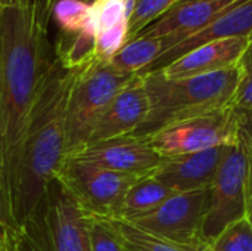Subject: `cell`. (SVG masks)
Listing matches in <instances>:
<instances>
[{
	"label": "cell",
	"mask_w": 252,
	"mask_h": 251,
	"mask_svg": "<svg viewBox=\"0 0 252 251\" xmlns=\"http://www.w3.org/2000/svg\"><path fill=\"white\" fill-rule=\"evenodd\" d=\"M182 1H188V0H182Z\"/></svg>",
	"instance_id": "d590c367"
},
{
	"label": "cell",
	"mask_w": 252,
	"mask_h": 251,
	"mask_svg": "<svg viewBox=\"0 0 252 251\" xmlns=\"http://www.w3.org/2000/svg\"><path fill=\"white\" fill-rule=\"evenodd\" d=\"M251 40H252V37H251Z\"/></svg>",
	"instance_id": "8d00e7d4"
},
{
	"label": "cell",
	"mask_w": 252,
	"mask_h": 251,
	"mask_svg": "<svg viewBox=\"0 0 252 251\" xmlns=\"http://www.w3.org/2000/svg\"><path fill=\"white\" fill-rule=\"evenodd\" d=\"M210 251H252V225L247 216L227 225L210 244Z\"/></svg>",
	"instance_id": "603a6c76"
},
{
	"label": "cell",
	"mask_w": 252,
	"mask_h": 251,
	"mask_svg": "<svg viewBox=\"0 0 252 251\" xmlns=\"http://www.w3.org/2000/svg\"><path fill=\"white\" fill-rule=\"evenodd\" d=\"M251 46V37H232L202 44L158 70L165 78H183L238 65Z\"/></svg>",
	"instance_id": "5bb4252c"
},
{
	"label": "cell",
	"mask_w": 252,
	"mask_h": 251,
	"mask_svg": "<svg viewBox=\"0 0 252 251\" xmlns=\"http://www.w3.org/2000/svg\"><path fill=\"white\" fill-rule=\"evenodd\" d=\"M245 117L229 105L221 109L174 121L149 135L148 139L162 158L201 152L210 148L236 143Z\"/></svg>",
	"instance_id": "8992f818"
},
{
	"label": "cell",
	"mask_w": 252,
	"mask_h": 251,
	"mask_svg": "<svg viewBox=\"0 0 252 251\" xmlns=\"http://www.w3.org/2000/svg\"><path fill=\"white\" fill-rule=\"evenodd\" d=\"M109 220L128 251H210L208 249L177 244L167 238L143 231L139 226L123 219H109Z\"/></svg>",
	"instance_id": "d6986e66"
},
{
	"label": "cell",
	"mask_w": 252,
	"mask_h": 251,
	"mask_svg": "<svg viewBox=\"0 0 252 251\" xmlns=\"http://www.w3.org/2000/svg\"><path fill=\"white\" fill-rule=\"evenodd\" d=\"M227 146L229 145H223L201 152L164 158L162 163L149 175L174 192L208 188Z\"/></svg>",
	"instance_id": "4fadbf2b"
},
{
	"label": "cell",
	"mask_w": 252,
	"mask_h": 251,
	"mask_svg": "<svg viewBox=\"0 0 252 251\" xmlns=\"http://www.w3.org/2000/svg\"><path fill=\"white\" fill-rule=\"evenodd\" d=\"M136 0H89L84 33L99 36L102 31L130 18Z\"/></svg>",
	"instance_id": "ffe728a7"
},
{
	"label": "cell",
	"mask_w": 252,
	"mask_h": 251,
	"mask_svg": "<svg viewBox=\"0 0 252 251\" xmlns=\"http://www.w3.org/2000/svg\"><path fill=\"white\" fill-rule=\"evenodd\" d=\"M0 222L10 231L13 232L15 235H19V237H24L21 235V232L18 231L16 228V223L13 220V216H12V210H10V204H9V200L3 191V188L0 186Z\"/></svg>",
	"instance_id": "f1b7e54d"
},
{
	"label": "cell",
	"mask_w": 252,
	"mask_h": 251,
	"mask_svg": "<svg viewBox=\"0 0 252 251\" xmlns=\"http://www.w3.org/2000/svg\"><path fill=\"white\" fill-rule=\"evenodd\" d=\"M92 251H128L109 219L90 217Z\"/></svg>",
	"instance_id": "d4e9b609"
},
{
	"label": "cell",
	"mask_w": 252,
	"mask_h": 251,
	"mask_svg": "<svg viewBox=\"0 0 252 251\" xmlns=\"http://www.w3.org/2000/svg\"><path fill=\"white\" fill-rule=\"evenodd\" d=\"M174 194L179 192H174L173 189L155 180L151 175H146L128 189L117 219L133 220L136 217L145 216L154 212Z\"/></svg>",
	"instance_id": "2e32d148"
},
{
	"label": "cell",
	"mask_w": 252,
	"mask_h": 251,
	"mask_svg": "<svg viewBox=\"0 0 252 251\" xmlns=\"http://www.w3.org/2000/svg\"><path fill=\"white\" fill-rule=\"evenodd\" d=\"M0 185L3 186V151H1V139H0ZM3 191H4V188H3Z\"/></svg>",
	"instance_id": "1f68e13d"
},
{
	"label": "cell",
	"mask_w": 252,
	"mask_h": 251,
	"mask_svg": "<svg viewBox=\"0 0 252 251\" xmlns=\"http://www.w3.org/2000/svg\"><path fill=\"white\" fill-rule=\"evenodd\" d=\"M134 75L114 70L109 62H93L77 71L66 109L65 158L83 149L100 117Z\"/></svg>",
	"instance_id": "277c9868"
},
{
	"label": "cell",
	"mask_w": 252,
	"mask_h": 251,
	"mask_svg": "<svg viewBox=\"0 0 252 251\" xmlns=\"http://www.w3.org/2000/svg\"><path fill=\"white\" fill-rule=\"evenodd\" d=\"M247 213V152L239 141L229 145L208 189L202 237L210 244L230 223Z\"/></svg>",
	"instance_id": "52a82bcc"
},
{
	"label": "cell",
	"mask_w": 252,
	"mask_h": 251,
	"mask_svg": "<svg viewBox=\"0 0 252 251\" xmlns=\"http://www.w3.org/2000/svg\"><path fill=\"white\" fill-rule=\"evenodd\" d=\"M43 212L50 251H92L90 216L56 182L49 188Z\"/></svg>",
	"instance_id": "30bf717a"
},
{
	"label": "cell",
	"mask_w": 252,
	"mask_h": 251,
	"mask_svg": "<svg viewBox=\"0 0 252 251\" xmlns=\"http://www.w3.org/2000/svg\"><path fill=\"white\" fill-rule=\"evenodd\" d=\"M68 158H75L112 172L140 176L154 172L164 160L152 148L148 136L140 135H126L92 142Z\"/></svg>",
	"instance_id": "9c48e42d"
},
{
	"label": "cell",
	"mask_w": 252,
	"mask_h": 251,
	"mask_svg": "<svg viewBox=\"0 0 252 251\" xmlns=\"http://www.w3.org/2000/svg\"><path fill=\"white\" fill-rule=\"evenodd\" d=\"M56 1L58 0H34L32 3V12L35 15V19L38 25L44 30H47L49 21L52 18V9Z\"/></svg>",
	"instance_id": "83f0119b"
},
{
	"label": "cell",
	"mask_w": 252,
	"mask_h": 251,
	"mask_svg": "<svg viewBox=\"0 0 252 251\" xmlns=\"http://www.w3.org/2000/svg\"><path fill=\"white\" fill-rule=\"evenodd\" d=\"M47 30L32 9L1 6L0 12V139L3 188L10 198L31 112L53 64ZM10 204V201H9Z\"/></svg>",
	"instance_id": "6da1fadb"
},
{
	"label": "cell",
	"mask_w": 252,
	"mask_h": 251,
	"mask_svg": "<svg viewBox=\"0 0 252 251\" xmlns=\"http://www.w3.org/2000/svg\"><path fill=\"white\" fill-rule=\"evenodd\" d=\"M142 74L151 111L133 135L149 136L174 121L229 107L242 78V64L183 78H165L158 71Z\"/></svg>",
	"instance_id": "3957f363"
},
{
	"label": "cell",
	"mask_w": 252,
	"mask_h": 251,
	"mask_svg": "<svg viewBox=\"0 0 252 251\" xmlns=\"http://www.w3.org/2000/svg\"><path fill=\"white\" fill-rule=\"evenodd\" d=\"M242 64V78L232 98L230 107L244 115L252 114V40L251 46L241 59Z\"/></svg>",
	"instance_id": "484cf974"
},
{
	"label": "cell",
	"mask_w": 252,
	"mask_h": 251,
	"mask_svg": "<svg viewBox=\"0 0 252 251\" xmlns=\"http://www.w3.org/2000/svg\"><path fill=\"white\" fill-rule=\"evenodd\" d=\"M208 189L210 186L174 194L154 212L127 222L177 244L210 250L202 237Z\"/></svg>",
	"instance_id": "ba28073f"
},
{
	"label": "cell",
	"mask_w": 252,
	"mask_h": 251,
	"mask_svg": "<svg viewBox=\"0 0 252 251\" xmlns=\"http://www.w3.org/2000/svg\"><path fill=\"white\" fill-rule=\"evenodd\" d=\"M149 111L151 102L143 74H136L112 99L96 124L89 143L136 133L146 121Z\"/></svg>",
	"instance_id": "7c38bea8"
},
{
	"label": "cell",
	"mask_w": 252,
	"mask_h": 251,
	"mask_svg": "<svg viewBox=\"0 0 252 251\" xmlns=\"http://www.w3.org/2000/svg\"><path fill=\"white\" fill-rule=\"evenodd\" d=\"M53 53L59 64L66 70H81L97 62L96 40L84 31L61 33Z\"/></svg>",
	"instance_id": "ac0fdd59"
},
{
	"label": "cell",
	"mask_w": 252,
	"mask_h": 251,
	"mask_svg": "<svg viewBox=\"0 0 252 251\" xmlns=\"http://www.w3.org/2000/svg\"><path fill=\"white\" fill-rule=\"evenodd\" d=\"M0 12H1V3H0Z\"/></svg>",
	"instance_id": "e575fe53"
},
{
	"label": "cell",
	"mask_w": 252,
	"mask_h": 251,
	"mask_svg": "<svg viewBox=\"0 0 252 251\" xmlns=\"http://www.w3.org/2000/svg\"><path fill=\"white\" fill-rule=\"evenodd\" d=\"M94 40L97 62H111V59L128 41V19L102 31Z\"/></svg>",
	"instance_id": "cb8c5ba5"
},
{
	"label": "cell",
	"mask_w": 252,
	"mask_h": 251,
	"mask_svg": "<svg viewBox=\"0 0 252 251\" xmlns=\"http://www.w3.org/2000/svg\"><path fill=\"white\" fill-rule=\"evenodd\" d=\"M164 41L161 37L137 36L127 41L123 49L111 59L109 65L118 72L136 75L146 72L162 55Z\"/></svg>",
	"instance_id": "e0dca14e"
},
{
	"label": "cell",
	"mask_w": 252,
	"mask_h": 251,
	"mask_svg": "<svg viewBox=\"0 0 252 251\" xmlns=\"http://www.w3.org/2000/svg\"><path fill=\"white\" fill-rule=\"evenodd\" d=\"M245 123H247V126L250 127V130L252 132V114L251 115H247V121Z\"/></svg>",
	"instance_id": "836d02e7"
},
{
	"label": "cell",
	"mask_w": 252,
	"mask_h": 251,
	"mask_svg": "<svg viewBox=\"0 0 252 251\" xmlns=\"http://www.w3.org/2000/svg\"><path fill=\"white\" fill-rule=\"evenodd\" d=\"M19 241H21V238H18V240H13V241L10 243V246H9L7 251H18V249H19Z\"/></svg>",
	"instance_id": "d6a6232c"
},
{
	"label": "cell",
	"mask_w": 252,
	"mask_h": 251,
	"mask_svg": "<svg viewBox=\"0 0 252 251\" xmlns=\"http://www.w3.org/2000/svg\"><path fill=\"white\" fill-rule=\"evenodd\" d=\"M1 6H15V7H24V9H32L34 0H0Z\"/></svg>",
	"instance_id": "4dcf8cb0"
},
{
	"label": "cell",
	"mask_w": 252,
	"mask_h": 251,
	"mask_svg": "<svg viewBox=\"0 0 252 251\" xmlns=\"http://www.w3.org/2000/svg\"><path fill=\"white\" fill-rule=\"evenodd\" d=\"M245 121H247V117H245ZM245 121L241 129L239 138L247 152V213L245 216L252 225V132Z\"/></svg>",
	"instance_id": "4316f807"
},
{
	"label": "cell",
	"mask_w": 252,
	"mask_h": 251,
	"mask_svg": "<svg viewBox=\"0 0 252 251\" xmlns=\"http://www.w3.org/2000/svg\"><path fill=\"white\" fill-rule=\"evenodd\" d=\"M18 238H22L19 235H15L13 232H10L1 222H0V251H7L10 243L13 240H18Z\"/></svg>",
	"instance_id": "f546056e"
},
{
	"label": "cell",
	"mask_w": 252,
	"mask_h": 251,
	"mask_svg": "<svg viewBox=\"0 0 252 251\" xmlns=\"http://www.w3.org/2000/svg\"><path fill=\"white\" fill-rule=\"evenodd\" d=\"M78 70L55 58L35 99L10 192V210L21 235L40 215L55 173L66 154V109Z\"/></svg>",
	"instance_id": "7a4b0ae2"
},
{
	"label": "cell",
	"mask_w": 252,
	"mask_h": 251,
	"mask_svg": "<svg viewBox=\"0 0 252 251\" xmlns=\"http://www.w3.org/2000/svg\"><path fill=\"white\" fill-rule=\"evenodd\" d=\"M232 37H252V0H245L227 9L193 36L165 50L146 72L167 67L173 61L202 44Z\"/></svg>",
	"instance_id": "9a60e30c"
},
{
	"label": "cell",
	"mask_w": 252,
	"mask_h": 251,
	"mask_svg": "<svg viewBox=\"0 0 252 251\" xmlns=\"http://www.w3.org/2000/svg\"><path fill=\"white\" fill-rule=\"evenodd\" d=\"M182 0H136L128 18V41Z\"/></svg>",
	"instance_id": "44dd1931"
},
{
	"label": "cell",
	"mask_w": 252,
	"mask_h": 251,
	"mask_svg": "<svg viewBox=\"0 0 252 251\" xmlns=\"http://www.w3.org/2000/svg\"><path fill=\"white\" fill-rule=\"evenodd\" d=\"M245 0H188L174 4L140 34L161 37L164 52L208 25L219 15ZM139 34V36H140ZM162 52V53H164Z\"/></svg>",
	"instance_id": "8fae6325"
},
{
	"label": "cell",
	"mask_w": 252,
	"mask_h": 251,
	"mask_svg": "<svg viewBox=\"0 0 252 251\" xmlns=\"http://www.w3.org/2000/svg\"><path fill=\"white\" fill-rule=\"evenodd\" d=\"M142 178L140 175L112 172L75 158H65L55 173L53 182L87 216L117 219L126 194Z\"/></svg>",
	"instance_id": "5b68a950"
},
{
	"label": "cell",
	"mask_w": 252,
	"mask_h": 251,
	"mask_svg": "<svg viewBox=\"0 0 252 251\" xmlns=\"http://www.w3.org/2000/svg\"><path fill=\"white\" fill-rule=\"evenodd\" d=\"M89 13L87 0H58L52 9V18L56 21L61 33H80L84 30Z\"/></svg>",
	"instance_id": "7402d4cb"
}]
</instances>
